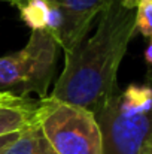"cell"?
I'll return each mask as SVG.
<instances>
[{
    "label": "cell",
    "instance_id": "3",
    "mask_svg": "<svg viewBox=\"0 0 152 154\" xmlns=\"http://www.w3.org/2000/svg\"><path fill=\"white\" fill-rule=\"evenodd\" d=\"M34 123L57 154H101L97 120L85 108L49 96L36 102Z\"/></svg>",
    "mask_w": 152,
    "mask_h": 154
},
{
    "label": "cell",
    "instance_id": "2",
    "mask_svg": "<svg viewBox=\"0 0 152 154\" xmlns=\"http://www.w3.org/2000/svg\"><path fill=\"white\" fill-rule=\"evenodd\" d=\"M101 135V154H143L152 139V88L128 85L94 114Z\"/></svg>",
    "mask_w": 152,
    "mask_h": 154
},
{
    "label": "cell",
    "instance_id": "10",
    "mask_svg": "<svg viewBox=\"0 0 152 154\" xmlns=\"http://www.w3.org/2000/svg\"><path fill=\"white\" fill-rule=\"evenodd\" d=\"M16 136H18V133H12V135L1 136V138H0V153L3 151V150H4V148H6V147H7L15 138H16Z\"/></svg>",
    "mask_w": 152,
    "mask_h": 154
},
{
    "label": "cell",
    "instance_id": "14",
    "mask_svg": "<svg viewBox=\"0 0 152 154\" xmlns=\"http://www.w3.org/2000/svg\"><path fill=\"white\" fill-rule=\"evenodd\" d=\"M146 79H148V85L152 88V67L148 70V75H146Z\"/></svg>",
    "mask_w": 152,
    "mask_h": 154
},
{
    "label": "cell",
    "instance_id": "12",
    "mask_svg": "<svg viewBox=\"0 0 152 154\" xmlns=\"http://www.w3.org/2000/svg\"><path fill=\"white\" fill-rule=\"evenodd\" d=\"M145 60H146V63L152 67V38L149 39V44H148V47H146V50H145Z\"/></svg>",
    "mask_w": 152,
    "mask_h": 154
},
{
    "label": "cell",
    "instance_id": "4",
    "mask_svg": "<svg viewBox=\"0 0 152 154\" xmlns=\"http://www.w3.org/2000/svg\"><path fill=\"white\" fill-rule=\"evenodd\" d=\"M58 44L46 30H33L27 45L0 57V85L25 99L28 94L48 97V87L55 70Z\"/></svg>",
    "mask_w": 152,
    "mask_h": 154
},
{
    "label": "cell",
    "instance_id": "9",
    "mask_svg": "<svg viewBox=\"0 0 152 154\" xmlns=\"http://www.w3.org/2000/svg\"><path fill=\"white\" fill-rule=\"evenodd\" d=\"M136 32L152 38V2H140L136 8Z\"/></svg>",
    "mask_w": 152,
    "mask_h": 154
},
{
    "label": "cell",
    "instance_id": "15",
    "mask_svg": "<svg viewBox=\"0 0 152 154\" xmlns=\"http://www.w3.org/2000/svg\"><path fill=\"white\" fill-rule=\"evenodd\" d=\"M143 154H152V139L149 141V144L146 145V148H145V151H143Z\"/></svg>",
    "mask_w": 152,
    "mask_h": 154
},
{
    "label": "cell",
    "instance_id": "7",
    "mask_svg": "<svg viewBox=\"0 0 152 154\" xmlns=\"http://www.w3.org/2000/svg\"><path fill=\"white\" fill-rule=\"evenodd\" d=\"M0 154H57L39 126L34 123L28 129L18 133V136Z\"/></svg>",
    "mask_w": 152,
    "mask_h": 154
},
{
    "label": "cell",
    "instance_id": "11",
    "mask_svg": "<svg viewBox=\"0 0 152 154\" xmlns=\"http://www.w3.org/2000/svg\"><path fill=\"white\" fill-rule=\"evenodd\" d=\"M18 99H22V97H18L9 91H4V90H0V102H10V100H18Z\"/></svg>",
    "mask_w": 152,
    "mask_h": 154
},
{
    "label": "cell",
    "instance_id": "13",
    "mask_svg": "<svg viewBox=\"0 0 152 154\" xmlns=\"http://www.w3.org/2000/svg\"><path fill=\"white\" fill-rule=\"evenodd\" d=\"M127 8H131V9H136L137 8V5L140 3V2H152V0H121Z\"/></svg>",
    "mask_w": 152,
    "mask_h": 154
},
{
    "label": "cell",
    "instance_id": "1",
    "mask_svg": "<svg viewBox=\"0 0 152 154\" xmlns=\"http://www.w3.org/2000/svg\"><path fill=\"white\" fill-rule=\"evenodd\" d=\"M134 33L136 9L112 0L94 32L64 52V67L51 97L96 114L116 91L118 69Z\"/></svg>",
    "mask_w": 152,
    "mask_h": 154
},
{
    "label": "cell",
    "instance_id": "8",
    "mask_svg": "<svg viewBox=\"0 0 152 154\" xmlns=\"http://www.w3.org/2000/svg\"><path fill=\"white\" fill-rule=\"evenodd\" d=\"M19 9L21 20L31 30H46L51 14L49 0H24L13 3Z\"/></svg>",
    "mask_w": 152,
    "mask_h": 154
},
{
    "label": "cell",
    "instance_id": "16",
    "mask_svg": "<svg viewBox=\"0 0 152 154\" xmlns=\"http://www.w3.org/2000/svg\"><path fill=\"white\" fill-rule=\"evenodd\" d=\"M9 2H12V3H16V2H19V0H9Z\"/></svg>",
    "mask_w": 152,
    "mask_h": 154
},
{
    "label": "cell",
    "instance_id": "5",
    "mask_svg": "<svg viewBox=\"0 0 152 154\" xmlns=\"http://www.w3.org/2000/svg\"><path fill=\"white\" fill-rule=\"evenodd\" d=\"M63 14V27L58 47L64 52L72 51L91 30L97 17L112 0H51Z\"/></svg>",
    "mask_w": 152,
    "mask_h": 154
},
{
    "label": "cell",
    "instance_id": "6",
    "mask_svg": "<svg viewBox=\"0 0 152 154\" xmlns=\"http://www.w3.org/2000/svg\"><path fill=\"white\" fill-rule=\"evenodd\" d=\"M36 102L18 99L0 102V138L12 133H19L34 124Z\"/></svg>",
    "mask_w": 152,
    "mask_h": 154
}]
</instances>
